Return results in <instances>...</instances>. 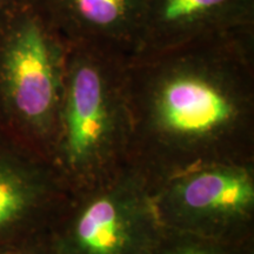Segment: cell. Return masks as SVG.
<instances>
[{
	"label": "cell",
	"mask_w": 254,
	"mask_h": 254,
	"mask_svg": "<svg viewBox=\"0 0 254 254\" xmlns=\"http://www.w3.org/2000/svg\"><path fill=\"white\" fill-rule=\"evenodd\" d=\"M126 88L132 123H144L168 148L202 160L250 123L254 27L129 57Z\"/></svg>",
	"instance_id": "1"
},
{
	"label": "cell",
	"mask_w": 254,
	"mask_h": 254,
	"mask_svg": "<svg viewBox=\"0 0 254 254\" xmlns=\"http://www.w3.org/2000/svg\"><path fill=\"white\" fill-rule=\"evenodd\" d=\"M128 58L104 47L68 45L59 123L63 163L73 176H97L127 138Z\"/></svg>",
	"instance_id": "2"
},
{
	"label": "cell",
	"mask_w": 254,
	"mask_h": 254,
	"mask_svg": "<svg viewBox=\"0 0 254 254\" xmlns=\"http://www.w3.org/2000/svg\"><path fill=\"white\" fill-rule=\"evenodd\" d=\"M68 44L30 0L0 14V107L39 132L59 123Z\"/></svg>",
	"instance_id": "3"
},
{
	"label": "cell",
	"mask_w": 254,
	"mask_h": 254,
	"mask_svg": "<svg viewBox=\"0 0 254 254\" xmlns=\"http://www.w3.org/2000/svg\"><path fill=\"white\" fill-rule=\"evenodd\" d=\"M163 225L218 232L252 219L254 179L250 168L220 160L190 163L154 192Z\"/></svg>",
	"instance_id": "4"
},
{
	"label": "cell",
	"mask_w": 254,
	"mask_h": 254,
	"mask_svg": "<svg viewBox=\"0 0 254 254\" xmlns=\"http://www.w3.org/2000/svg\"><path fill=\"white\" fill-rule=\"evenodd\" d=\"M161 225L154 190L141 176L124 174L79 206L66 239L77 254H131Z\"/></svg>",
	"instance_id": "5"
},
{
	"label": "cell",
	"mask_w": 254,
	"mask_h": 254,
	"mask_svg": "<svg viewBox=\"0 0 254 254\" xmlns=\"http://www.w3.org/2000/svg\"><path fill=\"white\" fill-rule=\"evenodd\" d=\"M249 27H254V0H142L132 56Z\"/></svg>",
	"instance_id": "6"
},
{
	"label": "cell",
	"mask_w": 254,
	"mask_h": 254,
	"mask_svg": "<svg viewBox=\"0 0 254 254\" xmlns=\"http://www.w3.org/2000/svg\"><path fill=\"white\" fill-rule=\"evenodd\" d=\"M68 45L134 52L142 0H30Z\"/></svg>",
	"instance_id": "7"
},
{
	"label": "cell",
	"mask_w": 254,
	"mask_h": 254,
	"mask_svg": "<svg viewBox=\"0 0 254 254\" xmlns=\"http://www.w3.org/2000/svg\"><path fill=\"white\" fill-rule=\"evenodd\" d=\"M40 193L36 179L24 170L0 164V230L23 218Z\"/></svg>",
	"instance_id": "8"
},
{
	"label": "cell",
	"mask_w": 254,
	"mask_h": 254,
	"mask_svg": "<svg viewBox=\"0 0 254 254\" xmlns=\"http://www.w3.org/2000/svg\"><path fill=\"white\" fill-rule=\"evenodd\" d=\"M24 1H27V0H0V14H1L2 12L7 11L8 8L13 7V6Z\"/></svg>",
	"instance_id": "9"
},
{
	"label": "cell",
	"mask_w": 254,
	"mask_h": 254,
	"mask_svg": "<svg viewBox=\"0 0 254 254\" xmlns=\"http://www.w3.org/2000/svg\"><path fill=\"white\" fill-rule=\"evenodd\" d=\"M177 254H212L206 249H201V247H186L183 251H180L179 253Z\"/></svg>",
	"instance_id": "10"
}]
</instances>
